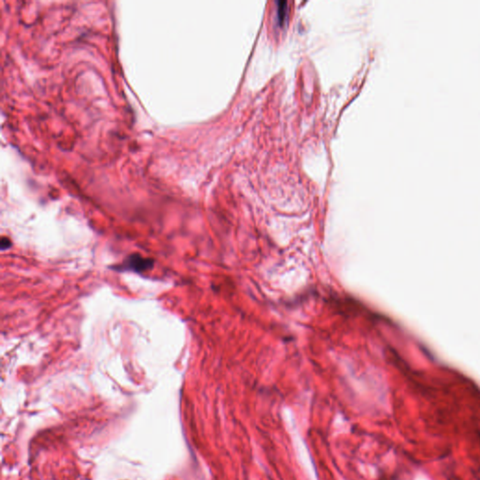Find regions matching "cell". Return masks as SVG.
<instances>
[{
    "label": "cell",
    "mask_w": 480,
    "mask_h": 480,
    "mask_svg": "<svg viewBox=\"0 0 480 480\" xmlns=\"http://www.w3.org/2000/svg\"><path fill=\"white\" fill-rule=\"evenodd\" d=\"M276 5H277L276 20H277L278 25L280 26H283L288 20V14H289L288 2L287 1H277Z\"/></svg>",
    "instance_id": "cell-2"
},
{
    "label": "cell",
    "mask_w": 480,
    "mask_h": 480,
    "mask_svg": "<svg viewBox=\"0 0 480 480\" xmlns=\"http://www.w3.org/2000/svg\"><path fill=\"white\" fill-rule=\"evenodd\" d=\"M12 247V241L9 239L8 237H2L1 239V250L2 251H5V250H8Z\"/></svg>",
    "instance_id": "cell-3"
},
{
    "label": "cell",
    "mask_w": 480,
    "mask_h": 480,
    "mask_svg": "<svg viewBox=\"0 0 480 480\" xmlns=\"http://www.w3.org/2000/svg\"><path fill=\"white\" fill-rule=\"evenodd\" d=\"M153 265H154V261L152 259L145 258L140 254L135 253L126 259L123 264L114 266L113 268L118 271L130 270L141 273V272L152 268Z\"/></svg>",
    "instance_id": "cell-1"
}]
</instances>
